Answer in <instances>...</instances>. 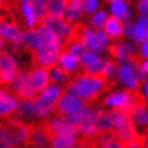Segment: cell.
<instances>
[{
  "instance_id": "obj_30",
  "label": "cell",
  "mask_w": 148,
  "mask_h": 148,
  "mask_svg": "<svg viewBox=\"0 0 148 148\" xmlns=\"http://www.w3.org/2000/svg\"><path fill=\"white\" fill-rule=\"evenodd\" d=\"M98 128L101 133H106V132H113L114 130L112 110H109V112H101V114L98 117Z\"/></svg>"
},
{
  "instance_id": "obj_19",
  "label": "cell",
  "mask_w": 148,
  "mask_h": 148,
  "mask_svg": "<svg viewBox=\"0 0 148 148\" xmlns=\"http://www.w3.org/2000/svg\"><path fill=\"white\" fill-rule=\"evenodd\" d=\"M57 65L60 68H63L64 71H67L69 75L76 73L80 68V60L77 56H73L67 50H63L57 60Z\"/></svg>"
},
{
  "instance_id": "obj_44",
  "label": "cell",
  "mask_w": 148,
  "mask_h": 148,
  "mask_svg": "<svg viewBox=\"0 0 148 148\" xmlns=\"http://www.w3.org/2000/svg\"><path fill=\"white\" fill-rule=\"evenodd\" d=\"M140 54L143 56L144 58H148V40L141 42V46H140Z\"/></svg>"
},
{
  "instance_id": "obj_2",
  "label": "cell",
  "mask_w": 148,
  "mask_h": 148,
  "mask_svg": "<svg viewBox=\"0 0 148 148\" xmlns=\"http://www.w3.org/2000/svg\"><path fill=\"white\" fill-rule=\"evenodd\" d=\"M64 90L61 86L49 83L45 88L38 92L36 98H34V105L37 109V116L40 118H48V117L53 113L54 106L60 97L63 95Z\"/></svg>"
},
{
  "instance_id": "obj_18",
  "label": "cell",
  "mask_w": 148,
  "mask_h": 148,
  "mask_svg": "<svg viewBox=\"0 0 148 148\" xmlns=\"http://www.w3.org/2000/svg\"><path fill=\"white\" fill-rule=\"evenodd\" d=\"M114 133H116L114 136L124 144L130 143V141H133V140L139 139V132L136 129V126L133 125V122L130 121V117L124 124H121V125L114 130Z\"/></svg>"
},
{
  "instance_id": "obj_53",
  "label": "cell",
  "mask_w": 148,
  "mask_h": 148,
  "mask_svg": "<svg viewBox=\"0 0 148 148\" xmlns=\"http://www.w3.org/2000/svg\"><path fill=\"white\" fill-rule=\"evenodd\" d=\"M1 16H3V15H1V10H0V21H1Z\"/></svg>"
},
{
  "instance_id": "obj_42",
  "label": "cell",
  "mask_w": 148,
  "mask_h": 148,
  "mask_svg": "<svg viewBox=\"0 0 148 148\" xmlns=\"http://www.w3.org/2000/svg\"><path fill=\"white\" fill-rule=\"evenodd\" d=\"M136 75H137V79H139L140 83H144L148 79V73L144 71V68L141 65H136Z\"/></svg>"
},
{
  "instance_id": "obj_51",
  "label": "cell",
  "mask_w": 148,
  "mask_h": 148,
  "mask_svg": "<svg viewBox=\"0 0 148 148\" xmlns=\"http://www.w3.org/2000/svg\"><path fill=\"white\" fill-rule=\"evenodd\" d=\"M22 3H27V1H30V0H21Z\"/></svg>"
},
{
  "instance_id": "obj_20",
  "label": "cell",
  "mask_w": 148,
  "mask_h": 148,
  "mask_svg": "<svg viewBox=\"0 0 148 148\" xmlns=\"http://www.w3.org/2000/svg\"><path fill=\"white\" fill-rule=\"evenodd\" d=\"M30 73V83L32 86L40 92L42 88H45L46 86L50 83L49 77V69L42 67H36L33 71L29 72Z\"/></svg>"
},
{
  "instance_id": "obj_36",
  "label": "cell",
  "mask_w": 148,
  "mask_h": 148,
  "mask_svg": "<svg viewBox=\"0 0 148 148\" xmlns=\"http://www.w3.org/2000/svg\"><path fill=\"white\" fill-rule=\"evenodd\" d=\"M79 60H80V67L86 68V67L94 65V64H97L98 61H101L102 57L99 56V53H95L92 50H86L84 53L79 57Z\"/></svg>"
},
{
  "instance_id": "obj_22",
  "label": "cell",
  "mask_w": 148,
  "mask_h": 148,
  "mask_svg": "<svg viewBox=\"0 0 148 148\" xmlns=\"http://www.w3.org/2000/svg\"><path fill=\"white\" fill-rule=\"evenodd\" d=\"M19 101L21 99L16 98L15 95H7L3 99H0V120H4L12 116L15 110L18 109Z\"/></svg>"
},
{
  "instance_id": "obj_31",
  "label": "cell",
  "mask_w": 148,
  "mask_h": 148,
  "mask_svg": "<svg viewBox=\"0 0 148 148\" xmlns=\"http://www.w3.org/2000/svg\"><path fill=\"white\" fill-rule=\"evenodd\" d=\"M98 147L99 148H125V144L121 143L114 135H110V132H106L103 136H101Z\"/></svg>"
},
{
  "instance_id": "obj_55",
  "label": "cell",
  "mask_w": 148,
  "mask_h": 148,
  "mask_svg": "<svg viewBox=\"0 0 148 148\" xmlns=\"http://www.w3.org/2000/svg\"><path fill=\"white\" fill-rule=\"evenodd\" d=\"M1 1H3V0H0V3H1Z\"/></svg>"
},
{
  "instance_id": "obj_3",
  "label": "cell",
  "mask_w": 148,
  "mask_h": 148,
  "mask_svg": "<svg viewBox=\"0 0 148 148\" xmlns=\"http://www.w3.org/2000/svg\"><path fill=\"white\" fill-rule=\"evenodd\" d=\"M83 42L87 50H92L95 53H102L110 45V37L103 29L92 30L90 27H84L82 25H77V38Z\"/></svg>"
},
{
  "instance_id": "obj_4",
  "label": "cell",
  "mask_w": 148,
  "mask_h": 148,
  "mask_svg": "<svg viewBox=\"0 0 148 148\" xmlns=\"http://www.w3.org/2000/svg\"><path fill=\"white\" fill-rule=\"evenodd\" d=\"M48 132V135L52 136H65V135H77L79 133V128L75 122L72 121L69 117L67 116H60L56 114L50 120L45 121L42 124Z\"/></svg>"
},
{
  "instance_id": "obj_45",
  "label": "cell",
  "mask_w": 148,
  "mask_h": 148,
  "mask_svg": "<svg viewBox=\"0 0 148 148\" xmlns=\"http://www.w3.org/2000/svg\"><path fill=\"white\" fill-rule=\"evenodd\" d=\"M143 92H144V98L148 101V79L144 82V86H143Z\"/></svg>"
},
{
  "instance_id": "obj_14",
  "label": "cell",
  "mask_w": 148,
  "mask_h": 148,
  "mask_svg": "<svg viewBox=\"0 0 148 148\" xmlns=\"http://www.w3.org/2000/svg\"><path fill=\"white\" fill-rule=\"evenodd\" d=\"M26 145L30 148H46L50 145V136L42 125H30V135Z\"/></svg>"
},
{
  "instance_id": "obj_43",
  "label": "cell",
  "mask_w": 148,
  "mask_h": 148,
  "mask_svg": "<svg viewBox=\"0 0 148 148\" xmlns=\"http://www.w3.org/2000/svg\"><path fill=\"white\" fill-rule=\"evenodd\" d=\"M125 148H144V143L141 140H133L130 143H126L125 144Z\"/></svg>"
},
{
  "instance_id": "obj_11",
  "label": "cell",
  "mask_w": 148,
  "mask_h": 148,
  "mask_svg": "<svg viewBox=\"0 0 148 148\" xmlns=\"http://www.w3.org/2000/svg\"><path fill=\"white\" fill-rule=\"evenodd\" d=\"M37 116V109L36 105H34V99H21L18 105V109L15 110L11 117V120L16 122H21V124H26V125H32L29 122L32 121L33 118H36Z\"/></svg>"
},
{
  "instance_id": "obj_37",
  "label": "cell",
  "mask_w": 148,
  "mask_h": 148,
  "mask_svg": "<svg viewBox=\"0 0 148 148\" xmlns=\"http://www.w3.org/2000/svg\"><path fill=\"white\" fill-rule=\"evenodd\" d=\"M117 69H118V67H117L113 61L106 60V63H105V67H103V71H102V75H101V76H102L106 82L108 80H114V79L117 77Z\"/></svg>"
},
{
  "instance_id": "obj_26",
  "label": "cell",
  "mask_w": 148,
  "mask_h": 148,
  "mask_svg": "<svg viewBox=\"0 0 148 148\" xmlns=\"http://www.w3.org/2000/svg\"><path fill=\"white\" fill-rule=\"evenodd\" d=\"M103 30L108 33V36L110 38H120V37L124 34V22L121 19L116 18V16H109L108 18V22L103 27Z\"/></svg>"
},
{
  "instance_id": "obj_25",
  "label": "cell",
  "mask_w": 148,
  "mask_h": 148,
  "mask_svg": "<svg viewBox=\"0 0 148 148\" xmlns=\"http://www.w3.org/2000/svg\"><path fill=\"white\" fill-rule=\"evenodd\" d=\"M68 0H48L46 4V16L48 18H63Z\"/></svg>"
},
{
  "instance_id": "obj_35",
  "label": "cell",
  "mask_w": 148,
  "mask_h": 148,
  "mask_svg": "<svg viewBox=\"0 0 148 148\" xmlns=\"http://www.w3.org/2000/svg\"><path fill=\"white\" fill-rule=\"evenodd\" d=\"M30 4H32L33 8H34V12H36V16H37V22L40 25V23L46 18V4H48V0H30ZM38 25H37V26H38Z\"/></svg>"
},
{
  "instance_id": "obj_47",
  "label": "cell",
  "mask_w": 148,
  "mask_h": 148,
  "mask_svg": "<svg viewBox=\"0 0 148 148\" xmlns=\"http://www.w3.org/2000/svg\"><path fill=\"white\" fill-rule=\"evenodd\" d=\"M76 148H94V147L90 145V144H77Z\"/></svg>"
},
{
  "instance_id": "obj_21",
  "label": "cell",
  "mask_w": 148,
  "mask_h": 148,
  "mask_svg": "<svg viewBox=\"0 0 148 148\" xmlns=\"http://www.w3.org/2000/svg\"><path fill=\"white\" fill-rule=\"evenodd\" d=\"M84 14V8H83V1H69L65 8V12H64L63 18L67 21V22L75 25L82 19Z\"/></svg>"
},
{
  "instance_id": "obj_16",
  "label": "cell",
  "mask_w": 148,
  "mask_h": 148,
  "mask_svg": "<svg viewBox=\"0 0 148 148\" xmlns=\"http://www.w3.org/2000/svg\"><path fill=\"white\" fill-rule=\"evenodd\" d=\"M112 53L117 61L121 64L135 58V56L137 54V46L130 42H121V44L112 46Z\"/></svg>"
},
{
  "instance_id": "obj_50",
  "label": "cell",
  "mask_w": 148,
  "mask_h": 148,
  "mask_svg": "<svg viewBox=\"0 0 148 148\" xmlns=\"http://www.w3.org/2000/svg\"><path fill=\"white\" fill-rule=\"evenodd\" d=\"M0 86H1V71H0Z\"/></svg>"
},
{
  "instance_id": "obj_8",
  "label": "cell",
  "mask_w": 148,
  "mask_h": 148,
  "mask_svg": "<svg viewBox=\"0 0 148 148\" xmlns=\"http://www.w3.org/2000/svg\"><path fill=\"white\" fill-rule=\"evenodd\" d=\"M10 86L12 90V95L19 99H34L38 95V91L30 83V73L27 71H18Z\"/></svg>"
},
{
  "instance_id": "obj_12",
  "label": "cell",
  "mask_w": 148,
  "mask_h": 148,
  "mask_svg": "<svg viewBox=\"0 0 148 148\" xmlns=\"http://www.w3.org/2000/svg\"><path fill=\"white\" fill-rule=\"evenodd\" d=\"M58 56H60V52H57V50L41 46L40 49L33 52V63H34L36 67H42L46 68V69H50L54 65H57Z\"/></svg>"
},
{
  "instance_id": "obj_46",
  "label": "cell",
  "mask_w": 148,
  "mask_h": 148,
  "mask_svg": "<svg viewBox=\"0 0 148 148\" xmlns=\"http://www.w3.org/2000/svg\"><path fill=\"white\" fill-rule=\"evenodd\" d=\"M141 67L144 68V71L148 73V58H144V63L141 64Z\"/></svg>"
},
{
  "instance_id": "obj_6",
  "label": "cell",
  "mask_w": 148,
  "mask_h": 148,
  "mask_svg": "<svg viewBox=\"0 0 148 148\" xmlns=\"http://www.w3.org/2000/svg\"><path fill=\"white\" fill-rule=\"evenodd\" d=\"M136 65L137 63L135 58L128 60L125 63H121L117 69V80L121 86H124L130 92H135L140 88V82L136 75Z\"/></svg>"
},
{
  "instance_id": "obj_24",
  "label": "cell",
  "mask_w": 148,
  "mask_h": 148,
  "mask_svg": "<svg viewBox=\"0 0 148 148\" xmlns=\"http://www.w3.org/2000/svg\"><path fill=\"white\" fill-rule=\"evenodd\" d=\"M77 144H79L77 135L52 136L50 137V148H76Z\"/></svg>"
},
{
  "instance_id": "obj_52",
  "label": "cell",
  "mask_w": 148,
  "mask_h": 148,
  "mask_svg": "<svg viewBox=\"0 0 148 148\" xmlns=\"http://www.w3.org/2000/svg\"><path fill=\"white\" fill-rule=\"evenodd\" d=\"M144 148H148V143H145V144H144Z\"/></svg>"
},
{
  "instance_id": "obj_32",
  "label": "cell",
  "mask_w": 148,
  "mask_h": 148,
  "mask_svg": "<svg viewBox=\"0 0 148 148\" xmlns=\"http://www.w3.org/2000/svg\"><path fill=\"white\" fill-rule=\"evenodd\" d=\"M0 69H10V71H19L18 61L15 60L12 54H10L8 52H0Z\"/></svg>"
},
{
  "instance_id": "obj_7",
  "label": "cell",
  "mask_w": 148,
  "mask_h": 148,
  "mask_svg": "<svg viewBox=\"0 0 148 148\" xmlns=\"http://www.w3.org/2000/svg\"><path fill=\"white\" fill-rule=\"evenodd\" d=\"M84 106H86V101L79 98V97H77L76 94H73L72 91L67 90V91H64L63 95H61L60 99L57 101L53 113L60 114V116L71 117V116H73L75 113L79 112L80 109H83Z\"/></svg>"
},
{
  "instance_id": "obj_23",
  "label": "cell",
  "mask_w": 148,
  "mask_h": 148,
  "mask_svg": "<svg viewBox=\"0 0 148 148\" xmlns=\"http://www.w3.org/2000/svg\"><path fill=\"white\" fill-rule=\"evenodd\" d=\"M22 45L25 49L30 50L32 53L42 46V38H41L40 33H38L37 29H30L29 32H26L23 34Z\"/></svg>"
},
{
  "instance_id": "obj_13",
  "label": "cell",
  "mask_w": 148,
  "mask_h": 148,
  "mask_svg": "<svg viewBox=\"0 0 148 148\" xmlns=\"http://www.w3.org/2000/svg\"><path fill=\"white\" fill-rule=\"evenodd\" d=\"M0 148H16L15 122L11 118L0 120Z\"/></svg>"
},
{
  "instance_id": "obj_27",
  "label": "cell",
  "mask_w": 148,
  "mask_h": 148,
  "mask_svg": "<svg viewBox=\"0 0 148 148\" xmlns=\"http://www.w3.org/2000/svg\"><path fill=\"white\" fill-rule=\"evenodd\" d=\"M112 15L116 18L121 19L124 23L130 22V12L128 10V5L124 0H114L112 1V7H110Z\"/></svg>"
},
{
  "instance_id": "obj_49",
  "label": "cell",
  "mask_w": 148,
  "mask_h": 148,
  "mask_svg": "<svg viewBox=\"0 0 148 148\" xmlns=\"http://www.w3.org/2000/svg\"><path fill=\"white\" fill-rule=\"evenodd\" d=\"M68 1H83V0H68Z\"/></svg>"
},
{
  "instance_id": "obj_34",
  "label": "cell",
  "mask_w": 148,
  "mask_h": 148,
  "mask_svg": "<svg viewBox=\"0 0 148 148\" xmlns=\"http://www.w3.org/2000/svg\"><path fill=\"white\" fill-rule=\"evenodd\" d=\"M63 50H67V52H69V53L73 54V56L80 57L87 49H86V46L83 45V42H82L80 40H72V41H68V42L64 44Z\"/></svg>"
},
{
  "instance_id": "obj_41",
  "label": "cell",
  "mask_w": 148,
  "mask_h": 148,
  "mask_svg": "<svg viewBox=\"0 0 148 148\" xmlns=\"http://www.w3.org/2000/svg\"><path fill=\"white\" fill-rule=\"evenodd\" d=\"M124 34H125L129 40L133 41L135 38V23H124Z\"/></svg>"
},
{
  "instance_id": "obj_15",
  "label": "cell",
  "mask_w": 148,
  "mask_h": 148,
  "mask_svg": "<svg viewBox=\"0 0 148 148\" xmlns=\"http://www.w3.org/2000/svg\"><path fill=\"white\" fill-rule=\"evenodd\" d=\"M102 110L99 109H91L88 116L79 124V133L86 137H92L95 135H99V128H98V117Z\"/></svg>"
},
{
  "instance_id": "obj_56",
  "label": "cell",
  "mask_w": 148,
  "mask_h": 148,
  "mask_svg": "<svg viewBox=\"0 0 148 148\" xmlns=\"http://www.w3.org/2000/svg\"><path fill=\"white\" fill-rule=\"evenodd\" d=\"M110 1H114V0H110Z\"/></svg>"
},
{
  "instance_id": "obj_54",
  "label": "cell",
  "mask_w": 148,
  "mask_h": 148,
  "mask_svg": "<svg viewBox=\"0 0 148 148\" xmlns=\"http://www.w3.org/2000/svg\"><path fill=\"white\" fill-rule=\"evenodd\" d=\"M145 143H148V135H147V139H145Z\"/></svg>"
},
{
  "instance_id": "obj_5",
  "label": "cell",
  "mask_w": 148,
  "mask_h": 148,
  "mask_svg": "<svg viewBox=\"0 0 148 148\" xmlns=\"http://www.w3.org/2000/svg\"><path fill=\"white\" fill-rule=\"evenodd\" d=\"M40 25H44L48 29H50L56 36L64 41V44L77 38V23L72 25L64 18H48L46 16Z\"/></svg>"
},
{
  "instance_id": "obj_9",
  "label": "cell",
  "mask_w": 148,
  "mask_h": 148,
  "mask_svg": "<svg viewBox=\"0 0 148 148\" xmlns=\"http://www.w3.org/2000/svg\"><path fill=\"white\" fill-rule=\"evenodd\" d=\"M3 15V14H1ZM23 34L12 14H4L0 21V37L11 44H22Z\"/></svg>"
},
{
  "instance_id": "obj_39",
  "label": "cell",
  "mask_w": 148,
  "mask_h": 148,
  "mask_svg": "<svg viewBox=\"0 0 148 148\" xmlns=\"http://www.w3.org/2000/svg\"><path fill=\"white\" fill-rule=\"evenodd\" d=\"M105 63H106V60H101L98 61L97 64L94 65H90V67H86L83 68V71H84L86 75H91V76H101L102 75V71H103V67H105Z\"/></svg>"
},
{
  "instance_id": "obj_57",
  "label": "cell",
  "mask_w": 148,
  "mask_h": 148,
  "mask_svg": "<svg viewBox=\"0 0 148 148\" xmlns=\"http://www.w3.org/2000/svg\"><path fill=\"white\" fill-rule=\"evenodd\" d=\"M147 4H148V0H147Z\"/></svg>"
},
{
  "instance_id": "obj_33",
  "label": "cell",
  "mask_w": 148,
  "mask_h": 148,
  "mask_svg": "<svg viewBox=\"0 0 148 148\" xmlns=\"http://www.w3.org/2000/svg\"><path fill=\"white\" fill-rule=\"evenodd\" d=\"M22 14H23V16H25V19H26L27 26L30 27V29L37 27L38 22H37L36 12H34V8H33V5L30 4V1H27V3H23L22 4Z\"/></svg>"
},
{
  "instance_id": "obj_48",
  "label": "cell",
  "mask_w": 148,
  "mask_h": 148,
  "mask_svg": "<svg viewBox=\"0 0 148 148\" xmlns=\"http://www.w3.org/2000/svg\"><path fill=\"white\" fill-rule=\"evenodd\" d=\"M3 46H4V40H3V38L0 37V52L3 50Z\"/></svg>"
},
{
  "instance_id": "obj_28",
  "label": "cell",
  "mask_w": 148,
  "mask_h": 148,
  "mask_svg": "<svg viewBox=\"0 0 148 148\" xmlns=\"http://www.w3.org/2000/svg\"><path fill=\"white\" fill-rule=\"evenodd\" d=\"M148 40V16H140L135 23V41L136 44H141Z\"/></svg>"
},
{
  "instance_id": "obj_29",
  "label": "cell",
  "mask_w": 148,
  "mask_h": 148,
  "mask_svg": "<svg viewBox=\"0 0 148 148\" xmlns=\"http://www.w3.org/2000/svg\"><path fill=\"white\" fill-rule=\"evenodd\" d=\"M49 77H50V83H54V84H58V86L68 84L71 82L69 80L71 75L67 71H64L63 68H60L58 65H54L53 68L49 69Z\"/></svg>"
},
{
  "instance_id": "obj_10",
  "label": "cell",
  "mask_w": 148,
  "mask_h": 148,
  "mask_svg": "<svg viewBox=\"0 0 148 148\" xmlns=\"http://www.w3.org/2000/svg\"><path fill=\"white\" fill-rule=\"evenodd\" d=\"M137 101L133 98V95L130 91H117L113 92L106 98L105 101V106L110 110H118V112H124L128 113L133 109Z\"/></svg>"
},
{
  "instance_id": "obj_17",
  "label": "cell",
  "mask_w": 148,
  "mask_h": 148,
  "mask_svg": "<svg viewBox=\"0 0 148 148\" xmlns=\"http://www.w3.org/2000/svg\"><path fill=\"white\" fill-rule=\"evenodd\" d=\"M129 117L137 132H143L148 128V109L143 103H136L133 109L129 112Z\"/></svg>"
},
{
  "instance_id": "obj_1",
  "label": "cell",
  "mask_w": 148,
  "mask_h": 148,
  "mask_svg": "<svg viewBox=\"0 0 148 148\" xmlns=\"http://www.w3.org/2000/svg\"><path fill=\"white\" fill-rule=\"evenodd\" d=\"M105 88H106V80L102 76H91L86 73L72 79L68 83V90L76 94L86 102L95 99Z\"/></svg>"
},
{
  "instance_id": "obj_40",
  "label": "cell",
  "mask_w": 148,
  "mask_h": 148,
  "mask_svg": "<svg viewBox=\"0 0 148 148\" xmlns=\"http://www.w3.org/2000/svg\"><path fill=\"white\" fill-rule=\"evenodd\" d=\"M83 8H84V14L92 15L94 12L98 11L99 1L98 0H83Z\"/></svg>"
},
{
  "instance_id": "obj_38",
  "label": "cell",
  "mask_w": 148,
  "mask_h": 148,
  "mask_svg": "<svg viewBox=\"0 0 148 148\" xmlns=\"http://www.w3.org/2000/svg\"><path fill=\"white\" fill-rule=\"evenodd\" d=\"M109 15L105 11H97V12L92 14V18H91V25L94 29H103L106 22H108Z\"/></svg>"
}]
</instances>
